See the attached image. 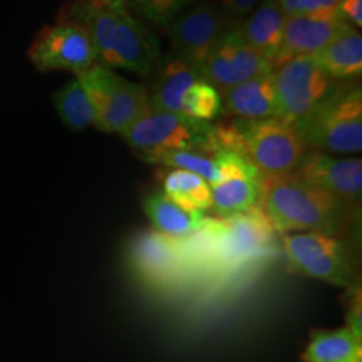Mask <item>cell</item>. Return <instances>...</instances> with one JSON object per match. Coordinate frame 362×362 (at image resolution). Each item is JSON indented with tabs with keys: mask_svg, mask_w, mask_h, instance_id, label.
I'll return each mask as SVG.
<instances>
[{
	"mask_svg": "<svg viewBox=\"0 0 362 362\" xmlns=\"http://www.w3.org/2000/svg\"><path fill=\"white\" fill-rule=\"evenodd\" d=\"M312 57L332 79L352 83L362 74V35L349 25Z\"/></svg>",
	"mask_w": 362,
	"mask_h": 362,
	"instance_id": "obj_19",
	"label": "cell"
},
{
	"mask_svg": "<svg viewBox=\"0 0 362 362\" xmlns=\"http://www.w3.org/2000/svg\"><path fill=\"white\" fill-rule=\"evenodd\" d=\"M284 25L285 16L279 6V0H262L259 8H255L245 24L240 27L253 51L274 67L282 45Z\"/></svg>",
	"mask_w": 362,
	"mask_h": 362,
	"instance_id": "obj_17",
	"label": "cell"
},
{
	"mask_svg": "<svg viewBox=\"0 0 362 362\" xmlns=\"http://www.w3.org/2000/svg\"><path fill=\"white\" fill-rule=\"evenodd\" d=\"M351 293L349 300H347V312H346V327L356 337L362 339V293L361 288L356 285L347 288Z\"/></svg>",
	"mask_w": 362,
	"mask_h": 362,
	"instance_id": "obj_29",
	"label": "cell"
},
{
	"mask_svg": "<svg viewBox=\"0 0 362 362\" xmlns=\"http://www.w3.org/2000/svg\"><path fill=\"white\" fill-rule=\"evenodd\" d=\"M197 81H202L198 71L171 54L161 62L158 71L153 93L149 94V107L183 115L181 111L183 96Z\"/></svg>",
	"mask_w": 362,
	"mask_h": 362,
	"instance_id": "obj_18",
	"label": "cell"
},
{
	"mask_svg": "<svg viewBox=\"0 0 362 362\" xmlns=\"http://www.w3.org/2000/svg\"><path fill=\"white\" fill-rule=\"evenodd\" d=\"M357 362H362V359H361V361H357Z\"/></svg>",
	"mask_w": 362,
	"mask_h": 362,
	"instance_id": "obj_35",
	"label": "cell"
},
{
	"mask_svg": "<svg viewBox=\"0 0 362 362\" xmlns=\"http://www.w3.org/2000/svg\"><path fill=\"white\" fill-rule=\"evenodd\" d=\"M181 111L193 119L211 123L223 115V104L218 89L210 86L205 81H197L183 96Z\"/></svg>",
	"mask_w": 362,
	"mask_h": 362,
	"instance_id": "obj_26",
	"label": "cell"
},
{
	"mask_svg": "<svg viewBox=\"0 0 362 362\" xmlns=\"http://www.w3.org/2000/svg\"><path fill=\"white\" fill-rule=\"evenodd\" d=\"M297 128L307 148L336 155H356L362 149V90L342 84L320 103Z\"/></svg>",
	"mask_w": 362,
	"mask_h": 362,
	"instance_id": "obj_5",
	"label": "cell"
},
{
	"mask_svg": "<svg viewBox=\"0 0 362 362\" xmlns=\"http://www.w3.org/2000/svg\"><path fill=\"white\" fill-rule=\"evenodd\" d=\"M282 250L296 274L342 288L356 285L354 259L342 238L317 232L287 233Z\"/></svg>",
	"mask_w": 362,
	"mask_h": 362,
	"instance_id": "obj_8",
	"label": "cell"
},
{
	"mask_svg": "<svg viewBox=\"0 0 362 362\" xmlns=\"http://www.w3.org/2000/svg\"><path fill=\"white\" fill-rule=\"evenodd\" d=\"M121 136L131 148L144 153L197 151L214 156L220 149H240V136L232 124H214L178 112L148 106Z\"/></svg>",
	"mask_w": 362,
	"mask_h": 362,
	"instance_id": "obj_4",
	"label": "cell"
},
{
	"mask_svg": "<svg viewBox=\"0 0 362 362\" xmlns=\"http://www.w3.org/2000/svg\"><path fill=\"white\" fill-rule=\"evenodd\" d=\"M59 19L78 22L93 40L96 61L107 69L149 76L160 64V42L124 6L101 0H72Z\"/></svg>",
	"mask_w": 362,
	"mask_h": 362,
	"instance_id": "obj_1",
	"label": "cell"
},
{
	"mask_svg": "<svg viewBox=\"0 0 362 362\" xmlns=\"http://www.w3.org/2000/svg\"><path fill=\"white\" fill-rule=\"evenodd\" d=\"M272 71L274 67L253 51L243 37L242 27L232 25L208 54L200 69V78L223 93L253 76Z\"/></svg>",
	"mask_w": 362,
	"mask_h": 362,
	"instance_id": "obj_13",
	"label": "cell"
},
{
	"mask_svg": "<svg viewBox=\"0 0 362 362\" xmlns=\"http://www.w3.org/2000/svg\"><path fill=\"white\" fill-rule=\"evenodd\" d=\"M215 165L220 171L221 181L232 180V178H248V180H259L260 173L257 171L255 166L247 160L245 156L240 155L232 149H220L218 153L214 155ZM220 181V183H221Z\"/></svg>",
	"mask_w": 362,
	"mask_h": 362,
	"instance_id": "obj_28",
	"label": "cell"
},
{
	"mask_svg": "<svg viewBox=\"0 0 362 362\" xmlns=\"http://www.w3.org/2000/svg\"><path fill=\"white\" fill-rule=\"evenodd\" d=\"M223 115L243 121L280 117L274 71L253 76L221 93Z\"/></svg>",
	"mask_w": 362,
	"mask_h": 362,
	"instance_id": "obj_16",
	"label": "cell"
},
{
	"mask_svg": "<svg viewBox=\"0 0 362 362\" xmlns=\"http://www.w3.org/2000/svg\"><path fill=\"white\" fill-rule=\"evenodd\" d=\"M260 2L262 0H220V6L228 17H240L250 13Z\"/></svg>",
	"mask_w": 362,
	"mask_h": 362,
	"instance_id": "obj_31",
	"label": "cell"
},
{
	"mask_svg": "<svg viewBox=\"0 0 362 362\" xmlns=\"http://www.w3.org/2000/svg\"><path fill=\"white\" fill-rule=\"evenodd\" d=\"M163 194L175 205L193 214L211 210V187L200 176L188 171L171 170L163 178Z\"/></svg>",
	"mask_w": 362,
	"mask_h": 362,
	"instance_id": "obj_22",
	"label": "cell"
},
{
	"mask_svg": "<svg viewBox=\"0 0 362 362\" xmlns=\"http://www.w3.org/2000/svg\"><path fill=\"white\" fill-rule=\"evenodd\" d=\"M128 260L143 282L153 287H171L192 275L183 240L144 230L131 240Z\"/></svg>",
	"mask_w": 362,
	"mask_h": 362,
	"instance_id": "obj_11",
	"label": "cell"
},
{
	"mask_svg": "<svg viewBox=\"0 0 362 362\" xmlns=\"http://www.w3.org/2000/svg\"><path fill=\"white\" fill-rule=\"evenodd\" d=\"M346 22L337 19L336 13H297L285 17L282 45L275 66L291 59L302 56H314L329 45L344 29ZM274 66V67H275Z\"/></svg>",
	"mask_w": 362,
	"mask_h": 362,
	"instance_id": "obj_15",
	"label": "cell"
},
{
	"mask_svg": "<svg viewBox=\"0 0 362 362\" xmlns=\"http://www.w3.org/2000/svg\"><path fill=\"white\" fill-rule=\"evenodd\" d=\"M259 206L275 232H317L339 237L347 225V205L296 173L260 175Z\"/></svg>",
	"mask_w": 362,
	"mask_h": 362,
	"instance_id": "obj_3",
	"label": "cell"
},
{
	"mask_svg": "<svg viewBox=\"0 0 362 362\" xmlns=\"http://www.w3.org/2000/svg\"><path fill=\"white\" fill-rule=\"evenodd\" d=\"M337 19L346 22L351 27L362 25V0H341L334 7Z\"/></svg>",
	"mask_w": 362,
	"mask_h": 362,
	"instance_id": "obj_30",
	"label": "cell"
},
{
	"mask_svg": "<svg viewBox=\"0 0 362 362\" xmlns=\"http://www.w3.org/2000/svg\"><path fill=\"white\" fill-rule=\"evenodd\" d=\"M243 156L260 175L292 173L307 153V144L297 124L284 117L259 121H233Z\"/></svg>",
	"mask_w": 362,
	"mask_h": 362,
	"instance_id": "obj_7",
	"label": "cell"
},
{
	"mask_svg": "<svg viewBox=\"0 0 362 362\" xmlns=\"http://www.w3.org/2000/svg\"><path fill=\"white\" fill-rule=\"evenodd\" d=\"M233 24L230 17L210 4H194L180 13L170 24L173 56L180 57L193 69H200L208 54Z\"/></svg>",
	"mask_w": 362,
	"mask_h": 362,
	"instance_id": "obj_12",
	"label": "cell"
},
{
	"mask_svg": "<svg viewBox=\"0 0 362 362\" xmlns=\"http://www.w3.org/2000/svg\"><path fill=\"white\" fill-rule=\"evenodd\" d=\"M275 232L260 206L245 214L206 216L198 232L183 240L192 272L235 274L275 250Z\"/></svg>",
	"mask_w": 362,
	"mask_h": 362,
	"instance_id": "obj_2",
	"label": "cell"
},
{
	"mask_svg": "<svg viewBox=\"0 0 362 362\" xmlns=\"http://www.w3.org/2000/svg\"><path fill=\"white\" fill-rule=\"evenodd\" d=\"M143 210L153 230L173 238H187L198 232L206 218L205 214H193L175 205L163 192L148 194L143 200Z\"/></svg>",
	"mask_w": 362,
	"mask_h": 362,
	"instance_id": "obj_20",
	"label": "cell"
},
{
	"mask_svg": "<svg viewBox=\"0 0 362 362\" xmlns=\"http://www.w3.org/2000/svg\"><path fill=\"white\" fill-rule=\"evenodd\" d=\"M259 206V180L232 178L211 187V211L216 216L245 214Z\"/></svg>",
	"mask_w": 362,
	"mask_h": 362,
	"instance_id": "obj_23",
	"label": "cell"
},
{
	"mask_svg": "<svg viewBox=\"0 0 362 362\" xmlns=\"http://www.w3.org/2000/svg\"><path fill=\"white\" fill-rule=\"evenodd\" d=\"M292 173L330 193L347 206H354L361 200L362 161L359 158H332L327 153L310 151L305 153Z\"/></svg>",
	"mask_w": 362,
	"mask_h": 362,
	"instance_id": "obj_14",
	"label": "cell"
},
{
	"mask_svg": "<svg viewBox=\"0 0 362 362\" xmlns=\"http://www.w3.org/2000/svg\"><path fill=\"white\" fill-rule=\"evenodd\" d=\"M101 2L112 4V6H123V2H124V0H101Z\"/></svg>",
	"mask_w": 362,
	"mask_h": 362,
	"instance_id": "obj_33",
	"label": "cell"
},
{
	"mask_svg": "<svg viewBox=\"0 0 362 362\" xmlns=\"http://www.w3.org/2000/svg\"><path fill=\"white\" fill-rule=\"evenodd\" d=\"M200 2L202 0H133L136 12L160 29H168L181 12Z\"/></svg>",
	"mask_w": 362,
	"mask_h": 362,
	"instance_id": "obj_27",
	"label": "cell"
},
{
	"mask_svg": "<svg viewBox=\"0 0 362 362\" xmlns=\"http://www.w3.org/2000/svg\"><path fill=\"white\" fill-rule=\"evenodd\" d=\"M336 4V0H298L297 13H327L334 11Z\"/></svg>",
	"mask_w": 362,
	"mask_h": 362,
	"instance_id": "obj_32",
	"label": "cell"
},
{
	"mask_svg": "<svg viewBox=\"0 0 362 362\" xmlns=\"http://www.w3.org/2000/svg\"><path fill=\"white\" fill-rule=\"evenodd\" d=\"M280 117L298 123L342 84L320 69L312 56H302L274 67Z\"/></svg>",
	"mask_w": 362,
	"mask_h": 362,
	"instance_id": "obj_9",
	"label": "cell"
},
{
	"mask_svg": "<svg viewBox=\"0 0 362 362\" xmlns=\"http://www.w3.org/2000/svg\"><path fill=\"white\" fill-rule=\"evenodd\" d=\"M29 57L40 72L69 71L79 76L98 64L96 51L88 30L78 22L64 19L44 27L35 35Z\"/></svg>",
	"mask_w": 362,
	"mask_h": 362,
	"instance_id": "obj_10",
	"label": "cell"
},
{
	"mask_svg": "<svg viewBox=\"0 0 362 362\" xmlns=\"http://www.w3.org/2000/svg\"><path fill=\"white\" fill-rule=\"evenodd\" d=\"M141 158L151 165L165 166V168L188 171L200 176L210 187L218 185L221 181L220 171L216 168L214 156L203 155L197 151H160V153H144Z\"/></svg>",
	"mask_w": 362,
	"mask_h": 362,
	"instance_id": "obj_25",
	"label": "cell"
},
{
	"mask_svg": "<svg viewBox=\"0 0 362 362\" xmlns=\"http://www.w3.org/2000/svg\"><path fill=\"white\" fill-rule=\"evenodd\" d=\"M302 359L304 362H357L362 359V339L346 327L320 330L307 344Z\"/></svg>",
	"mask_w": 362,
	"mask_h": 362,
	"instance_id": "obj_21",
	"label": "cell"
},
{
	"mask_svg": "<svg viewBox=\"0 0 362 362\" xmlns=\"http://www.w3.org/2000/svg\"><path fill=\"white\" fill-rule=\"evenodd\" d=\"M94 110V128L103 133H123L148 110L149 93L141 84L94 64L78 76Z\"/></svg>",
	"mask_w": 362,
	"mask_h": 362,
	"instance_id": "obj_6",
	"label": "cell"
},
{
	"mask_svg": "<svg viewBox=\"0 0 362 362\" xmlns=\"http://www.w3.org/2000/svg\"><path fill=\"white\" fill-rule=\"evenodd\" d=\"M336 2H341V0H336Z\"/></svg>",
	"mask_w": 362,
	"mask_h": 362,
	"instance_id": "obj_34",
	"label": "cell"
},
{
	"mask_svg": "<svg viewBox=\"0 0 362 362\" xmlns=\"http://www.w3.org/2000/svg\"><path fill=\"white\" fill-rule=\"evenodd\" d=\"M54 106L67 128L81 131L94 124V110L78 78L69 81L54 94Z\"/></svg>",
	"mask_w": 362,
	"mask_h": 362,
	"instance_id": "obj_24",
	"label": "cell"
}]
</instances>
